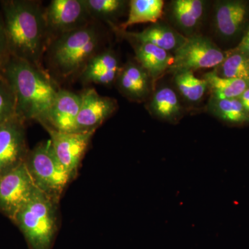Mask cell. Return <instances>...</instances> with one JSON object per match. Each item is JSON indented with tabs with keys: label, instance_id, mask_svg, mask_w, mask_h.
Segmentation results:
<instances>
[{
	"label": "cell",
	"instance_id": "13",
	"mask_svg": "<svg viewBox=\"0 0 249 249\" xmlns=\"http://www.w3.org/2000/svg\"><path fill=\"white\" fill-rule=\"evenodd\" d=\"M248 3L239 0L221 1L214 7V26L218 35L231 39L240 34L249 15Z\"/></svg>",
	"mask_w": 249,
	"mask_h": 249
},
{
	"label": "cell",
	"instance_id": "3",
	"mask_svg": "<svg viewBox=\"0 0 249 249\" xmlns=\"http://www.w3.org/2000/svg\"><path fill=\"white\" fill-rule=\"evenodd\" d=\"M99 42V34L92 23L61 34L51 42V62L60 76L81 73L90 59L97 53Z\"/></svg>",
	"mask_w": 249,
	"mask_h": 249
},
{
	"label": "cell",
	"instance_id": "1",
	"mask_svg": "<svg viewBox=\"0 0 249 249\" xmlns=\"http://www.w3.org/2000/svg\"><path fill=\"white\" fill-rule=\"evenodd\" d=\"M0 8L9 55L42 69L41 60L49 40L45 10L31 0H2Z\"/></svg>",
	"mask_w": 249,
	"mask_h": 249
},
{
	"label": "cell",
	"instance_id": "28",
	"mask_svg": "<svg viewBox=\"0 0 249 249\" xmlns=\"http://www.w3.org/2000/svg\"><path fill=\"white\" fill-rule=\"evenodd\" d=\"M236 49L249 58V28L243 38L241 40L240 45Z\"/></svg>",
	"mask_w": 249,
	"mask_h": 249
},
{
	"label": "cell",
	"instance_id": "18",
	"mask_svg": "<svg viewBox=\"0 0 249 249\" xmlns=\"http://www.w3.org/2000/svg\"><path fill=\"white\" fill-rule=\"evenodd\" d=\"M134 43L137 62L147 72L154 85L167 70L169 71L173 62V55L151 44Z\"/></svg>",
	"mask_w": 249,
	"mask_h": 249
},
{
	"label": "cell",
	"instance_id": "11",
	"mask_svg": "<svg viewBox=\"0 0 249 249\" xmlns=\"http://www.w3.org/2000/svg\"><path fill=\"white\" fill-rule=\"evenodd\" d=\"M80 96L81 103L76 132L96 131L118 107L115 99L101 96L94 88L85 89Z\"/></svg>",
	"mask_w": 249,
	"mask_h": 249
},
{
	"label": "cell",
	"instance_id": "25",
	"mask_svg": "<svg viewBox=\"0 0 249 249\" xmlns=\"http://www.w3.org/2000/svg\"><path fill=\"white\" fill-rule=\"evenodd\" d=\"M84 2L91 19H103L109 24L124 12L127 5L124 0H84Z\"/></svg>",
	"mask_w": 249,
	"mask_h": 249
},
{
	"label": "cell",
	"instance_id": "8",
	"mask_svg": "<svg viewBox=\"0 0 249 249\" xmlns=\"http://www.w3.org/2000/svg\"><path fill=\"white\" fill-rule=\"evenodd\" d=\"M48 35L53 37L89 25L91 18L84 0H53L45 10Z\"/></svg>",
	"mask_w": 249,
	"mask_h": 249
},
{
	"label": "cell",
	"instance_id": "12",
	"mask_svg": "<svg viewBox=\"0 0 249 249\" xmlns=\"http://www.w3.org/2000/svg\"><path fill=\"white\" fill-rule=\"evenodd\" d=\"M80 95L60 89L56 98L42 124L60 132H76L77 117L79 113Z\"/></svg>",
	"mask_w": 249,
	"mask_h": 249
},
{
	"label": "cell",
	"instance_id": "20",
	"mask_svg": "<svg viewBox=\"0 0 249 249\" xmlns=\"http://www.w3.org/2000/svg\"><path fill=\"white\" fill-rule=\"evenodd\" d=\"M149 109L160 119L172 121L181 114L182 107L175 90L164 86L159 88L152 95Z\"/></svg>",
	"mask_w": 249,
	"mask_h": 249
},
{
	"label": "cell",
	"instance_id": "4",
	"mask_svg": "<svg viewBox=\"0 0 249 249\" xmlns=\"http://www.w3.org/2000/svg\"><path fill=\"white\" fill-rule=\"evenodd\" d=\"M57 204L37 188L15 217L31 249H51L58 227Z\"/></svg>",
	"mask_w": 249,
	"mask_h": 249
},
{
	"label": "cell",
	"instance_id": "26",
	"mask_svg": "<svg viewBox=\"0 0 249 249\" xmlns=\"http://www.w3.org/2000/svg\"><path fill=\"white\" fill-rule=\"evenodd\" d=\"M16 115V99L14 90L0 74V124Z\"/></svg>",
	"mask_w": 249,
	"mask_h": 249
},
{
	"label": "cell",
	"instance_id": "16",
	"mask_svg": "<svg viewBox=\"0 0 249 249\" xmlns=\"http://www.w3.org/2000/svg\"><path fill=\"white\" fill-rule=\"evenodd\" d=\"M121 68L119 59L111 51L97 53L80 73L82 81L109 85L116 81Z\"/></svg>",
	"mask_w": 249,
	"mask_h": 249
},
{
	"label": "cell",
	"instance_id": "17",
	"mask_svg": "<svg viewBox=\"0 0 249 249\" xmlns=\"http://www.w3.org/2000/svg\"><path fill=\"white\" fill-rule=\"evenodd\" d=\"M172 20L178 29L188 35L195 36L205 17L206 2L202 0H175L170 4Z\"/></svg>",
	"mask_w": 249,
	"mask_h": 249
},
{
	"label": "cell",
	"instance_id": "24",
	"mask_svg": "<svg viewBox=\"0 0 249 249\" xmlns=\"http://www.w3.org/2000/svg\"><path fill=\"white\" fill-rule=\"evenodd\" d=\"M174 80L178 92L187 102H200L205 93L209 90L206 80L196 78L193 71H181L175 73Z\"/></svg>",
	"mask_w": 249,
	"mask_h": 249
},
{
	"label": "cell",
	"instance_id": "6",
	"mask_svg": "<svg viewBox=\"0 0 249 249\" xmlns=\"http://www.w3.org/2000/svg\"><path fill=\"white\" fill-rule=\"evenodd\" d=\"M223 52L211 39L195 35L188 37L186 42L173 54L169 71L178 72L215 68L225 58Z\"/></svg>",
	"mask_w": 249,
	"mask_h": 249
},
{
	"label": "cell",
	"instance_id": "23",
	"mask_svg": "<svg viewBox=\"0 0 249 249\" xmlns=\"http://www.w3.org/2000/svg\"><path fill=\"white\" fill-rule=\"evenodd\" d=\"M213 71L222 78L249 80V58L237 49L229 51Z\"/></svg>",
	"mask_w": 249,
	"mask_h": 249
},
{
	"label": "cell",
	"instance_id": "5",
	"mask_svg": "<svg viewBox=\"0 0 249 249\" xmlns=\"http://www.w3.org/2000/svg\"><path fill=\"white\" fill-rule=\"evenodd\" d=\"M25 163L36 187L58 204L72 178L55 155L50 139L29 151Z\"/></svg>",
	"mask_w": 249,
	"mask_h": 249
},
{
	"label": "cell",
	"instance_id": "14",
	"mask_svg": "<svg viewBox=\"0 0 249 249\" xmlns=\"http://www.w3.org/2000/svg\"><path fill=\"white\" fill-rule=\"evenodd\" d=\"M121 93L131 101H144L151 92L153 83L137 62H129L121 68L116 80Z\"/></svg>",
	"mask_w": 249,
	"mask_h": 249
},
{
	"label": "cell",
	"instance_id": "21",
	"mask_svg": "<svg viewBox=\"0 0 249 249\" xmlns=\"http://www.w3.org/2000/svg\"><path fill=\"white\" fill-rule=\"evenodd\" d=\"M203 79L207 83L211 98L216 99L240 98L249 87V80L222 78L213 71L205 73Z\"/></svg>",
	"mask_w": 249,
	"mask_h": 249
},
{
	"label": "cell",
	"instance_id": "22",
	"mask_svg": "<svg viewBox=\"0 0 249 249\" xmlns=\"http://www.w3.org/2000/svg\"><path fill=\"white\" fill-rule=\"evenodd\" d=\"M208 109L216 117L231 124H242L249 121V114L239 98L216 99L211 97Z\"/></svg>",
	"mask_w": 249,
	"mask_h": 249
},
{
	"label": "cell",
	"instance_id": "15",
	"mask_svg": "<svg viewBox=\"0 0 249 249\" xmlns=\"http://www.w3.org/2000/svg\"><path fill=\"white\" fill-rule=\"evenodd\" d=\"M119 31V30H118ZM124 32V36L132 42L151 44L167 52L175 53L186 42L188 37L176 29L162 23H155L141 32Z\"/></svg>",
	"mask_w": 249,
	"mask_h": 249
},
{
	"label": "cell",
	"instance_id": "10",
	"mask_svg": "<svg viewBox=\"0 0 249 249\" xmlns=\"http://www.w3.org/2000/svg\"><path fill=\"white\" fill-rule=\"evenodd\" d=\"M45 129L50 135L55 155L73 179L76 178L80 162L95 131L60 132L49 127Z\"/></svg>",
	"mask_w": 249,
	"mask_h": 249
},
{
	"label": "cell",
	"instance_id": "27",
	"mask_svg": "<svg viewBox=\"0 0 249 249\" xmlns=\"http://www.w3.org/2000/svg\"><path fill=\"white\" fill-rule=\"evenodd\" d=\"M9 55L6 32H5L4 19L0 11V70Z\"/></svg>",
	"mask_w": 249,
	"mask_h": 249
},
{
	"label": "cell",
	"instance_id": "7",
	"mask_svg": "<svg viewBox=\"0 0 249 249\" xmlns=\"http://www.w3.org/2000/svg\"><path fill=\"white\" fill-rule=\"evenodd\" d=\"M36 187L25 161L0 176V212L14 221Z\"/></svg>",
	"mask_w": 249,
	"mask_h": 249
},
{
	"label": "cell",
	"instance_id": "9",
	"mask_svg": "<svg viewBox=\"0 0 249 249\" xmlns=\"http://www.w3.org/2000/svg\"><path fill=\"white\" fill-rule=\"evenodd\" d=\"M24 123L16 115L0 124V176L27 159L29 151Z\"/></svg>",
	"mask_w": 249,
	"mask_h": 249
},
{
	"label": "cell",
	"instance_id": "2",
	"mask_svg": "<svg viewBox=\"0 0 249 249\" xmlns=\"http://www.w3.org/2000/svg\"><path fill=\"white\" fill-rule=\"evenodd\" d=\"M0 74L14 90L16 115L24 121L44 122L60 90L44 70L9 55Z\"/></svg>",
	"mask_w": 249,
	"mask_h": 249
},
{
	"label": "cell",
	"instance_id": "19",
	"mask_svg": "<svg viewBox=\"0 0 249 249\" xmlns=\"http://www.w3.org/2000/svg\"><path fill=\"white\" fill-rule=\"evenodd\" d=\"M164 1L162 0H131L128 17L118 30L125 31L129 27L142 23L155 24L163 14Z\"/></svg>",
	"mask_w": 249,
	"mask_h": 249
},
{
	"label": "cell",
	"instance_id": "29",
	"mask_svg": "<svg viewBox=\"0 0 249 249\" xmlns=\"http://www.w3.org/2000/svg\"><path fill=\"white\" fill-rule=\"evenodd\" d=\"M240 100L246 111L249 114V87L240 96Z\"/></svg>",
	"mask_w": 249,
	"mask_h": 249
}]
</instances>
